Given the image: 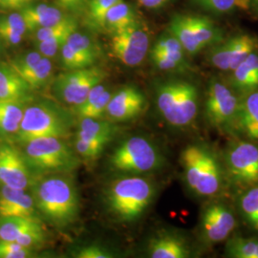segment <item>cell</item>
<instances>
[{
  "label": "cell",
  "instance_id": "cell-1",
  "mask_svg": "<svg viewBox=\"0 0 258 258\" xmlns=\"http://www.w3.org/2000/svg\"><path fill=\"white\" fill-rule=\"evenodd\" d=\"M35 206L47 221L57 228L73 224L80 212V199L73 181L64 175H52L36 181Z\"/></svg>",
  "mask_w": 258,
  "mask_h": 258
},
{
  "label": "cell",
  "instance_id": "cell-2",
  "mask_svg": "<svg viewBox=\"0 0 258 258\" xmlns=\"http://www.w3.org/2000/svg\"><path fill=\"white\" fill-rule=\"evenodd\" d=\"M184 180L194 194L203 198L221 194L227 178L223 162L205 144L189 145L181 153Z\"/></svg>",
  "mask_w": 258,
  "mask_h": 258
},
{
  "label": "cell",
  "instance_id": "cell-3",
  "mask_svg": "<svg viewBox=\"0 0 258 258\" xmlns=\"http://www.w3.org/2000/svg\"><path fill=\"white\" fill-rule=\"evenodd\" d=\"M73 124V115L69 111L55 102L41 101L25 107L16 139L25 145L34 139L64 138Z\"/></svg>",
  "mask_w": 258,
  "mask_h": 258
},
{
  "label": "cell",
  "instance_id": "cell-4",
  "mask_svg": "<svg viewBox=\"0 0 258 258\" xmlns=\"http://www.w3.org/2000/svg\"><path fill=\"white\" fill-rule=\"evenodd\" d=\"M156 103L162 117L174 127L191 125L199 112V90L194 83L172 81L157 88Z\"/></svg>",
  "mask_w": 258,
  "mask_h": 258
},
{
  "label": "cell",
  "instance_id": "cell-5",
  "mask_svg": "<svg viewBox=\"0 0 258 258\" xmlns=\"http://www.w3.org/2000/svg\"><path fill=\"white\" fill-rule=\"evenodd\" d=\"M153 196V184L147 179L133 176L114 181L106 191V202L120 220L131 222L145 212Z\"/></svg>",
  "mask_w": 258,
  "mask_h": 258
},
{
  "label": "cell",
  "instance_id": "cell-6",
  "mask_svg": "<svg viewBox=\"0 0 258 258\" xmlns=\"http://www.w3.org/2000/svg\"><path fill=\"white\" fill-rule=\"evenodd\" d=\"M61 138L45 137L26 143L23 155L36 175L66 173L76 169L80 160Z\"/></svg>",
  "mask_w": 258,
  "mask_h": 258
},
{
  "label": "cell",
  "instance_id": "cell-7",
  "mask_svg": "<svg viewBox=\"0 0 258 258\" xmlns=\"http://www.w3.org/2000/svg\"><path fill=\"white\" fill-rule=\"evenodd\" d=\"M169 33L179 40L186 54L192 55L224 39L223 32L212 19L199 16H175L169 23Z\"/></svg>",
  "mask_w": 258,
  "mask_h": 258
},
{
  "label": "cell",
  "instance_id": "cell-8",
  "mask_svg": "<svg viewBox=\"0 0 258 258\" xmlns=\"http://www.w3.org/2000/svg\"><path fill=\"white\" fill-rule=\"evenodd\" d=\"M240 97L230 84L213 79L207 89L205 116L209 124L222 132L235 130Z\"/></svg>",
  "mask_w": 258,
  "mask_h": 258
},
{
  "label": "cell",
  "instance_id": "cell-9",
  "mask_svg": "<svg viewBox=\"0 0 258 258\" xmlns=\"http://www.w3.org/2000/svg\"><path fill=\"white\" fill-rule=\"evenodd\" d=\"M111 166L120 172L146 173L163 165V157L154 144L134 136L122 142L111 155Z\"/></svg>",
  "mask_w": 258,
  "mask_h": 258
},
{
  "label": "cell",
  "instance_id": "cell-10",
  "mask_svg": "<svg viewBox=\"0 0 258 258\" xmlns=\"http://www.w3.org/2000/svg\"><path fill=\"white\" fill-rule=\"evenodd\" d=\"M227 182L240 189L258 184V143L234 141L228 147L223 159Z\"/></svg>",
  "mask_w": 258,
  "mask_h": 258
},
{
  "label": "cell",
  "instance_id": "cell-11",
  "mask_svg": "<svg viewBox=\"0 0 258 258\" xmlns=\"http://www.w3.org/2000/svg\"><path fill=\"white\" fill-rule=\"evenodd\" d=\"M104 78V71L95 66L69 70L56 78L54 91L60 101L78 106L85 101L96 85L102 83Z\"/></svg>",
  "mask_w": 258,
  "mask_h": 258
},
{
  "label": "cell",
  "instance_id": "cell-12",
  "mask_svg": "<svg viewBox=\"0 0 258 258\" xmlns=\"http://www.w3.org/2000/svg\"><path fill=\"white\" fill-rule=\"evenodd\" d=\"M236 227V218L231 208L222 202L207 204L199 222L200 239L206 245H214L231 237Z\"/></svg>",
  "mask_w": 258,
  "mask_h": 258
},
{
  "label": "cell",
  "instance_id": "cell-13",
  "mask_svg": "<svg viewBox=\"0 0 258 258\" xmlns=\"http://www.w3.org/2000/svg\"><path fill=\"white\" fill-rule=\"evenodd\" d=\"M254 51H258L257 38L248 34H240L212 46L208 59L216 69L231 73Z\"/></svg>",
  "mask_w": 258,
  "mask_h": 258
},
{
  "label": "cell",
  "instance_id": "cell-14",
  "mask_svg": "<svg viewBox=\"0 0 258 258\" xmlns=\"http://www.w3.org/2000/svg\"><path fill=\"white\" fill-rule=\"evenodd\" d=\"M148 49L149 36L141 23L112 34V54L126 66L141 64L148 55Z\"/></svg>",
  "mask_w": 258,
  "mask_h": 258
},
{
  "label": "cell",
  "instance_id": "cell-15",
  "mask_svg": "<svg viewBox=\"0 0 258 258\" xmlns=\"http://www.w3.org/2000/svg\"><path fill=\"white\" fill-rule=\"evenodd\" d=\"M33 171L24 155L9 144L0 145V183L15 188L26 189L33 182Z\"/></svg>",
  "mask_w": 258,
  "mask_h": 258
},
{
  "label": "cell",
  "instance_id": "cell-16",
  "mask_svg": "<svg viewBox=\"0 0 258 258\" xmlns=\"http://www.w3.org/2000/svg\"><path fill=\"white\" fill-rule=\"evenodd\" d=\"M144 94L134 86H126L112 95L106 107V114L111 120L124 121L136 118L146 107Z\"/></svg>",
  "mask_w": 258,
  "mask_h": 258
},
{
  "label": "cell",
  "instance_id": "cell-17",
  "mask_svg": "<svg viewBox=\"0 0 258 258\" xmlns=\"http://www.w3.org/2000/svg\"><path fill=\"white\" fill-rule=\"evenodd\" d=\"M33 196L25 189L2 185L0 189V217H23L37 220Z\"/></svg>",
  "mask_w": 258,
  "mask_h": 258
},
{
  "label": "cell",
  "instance_id": "cell-18",
  "mask_svg": "<svg viewBox=\"0 0 258 258\" xmlns=\"http://www.w3.org/2000/svg\"><path fill=\"white\" fill-rule=\"evenodd\" d=\"M148 250L152 258H185L191 254L186 240L170 232H162L152 237L148 243Z\"/></svg>",
  "mask_w": 258,
  "mask_h": 258
},
{
  "label": "cell",
  "instance_id": "cell-19",
  "mask_svg": "<svg viewBox=\"0 0 258 258\" xmlns=\"http://www.w3.org/2000/svg\"><path fill=\"white\" fill-rule=\"evenodd\" d=\"M19 13L24 19L28 32L31 33L55 25L68 17L59 8L48 4H29Z\"/></svg>",
  "mask_w": 258,
  "mask_h": 258
},
{
  "label": "cell",
  "instance_id": "cell-20",
  "mask_svg": "<svg viewBox=\"0 0 258 258\" xmlns=\"http://www.w3.org/2000/svg\"><path fill=\"white\" fill-rule=\"evenodd\" d=\"M235 130L258 143V90L241 97Z\"/></svg>",
  "mask_w": 258,
  "mask_h": 258
},
{
  "label": "cell",
  "instance_id": "cell-21",
  "mask_svg": "<svg viewBox=\"0 0 258 258\" xmlns=\"http://www.w3.org/2000/svg\"><path fill=\"white\" fill-rule=\"evenodd\" d=\"M230 85L240 97L258 90V51L249 54L231 72Z\"/></svg>",
  "mask_w": 258,
  "mask_h": 258
},
{
  "label": "cell",
  "instance_id": "cell-22",
  "mask_svg": "<svg viewBox=\"0 0 258 258\" xmlns=\"http://www.w3.org/2000/svg\"><path fill=\"white\" fill-rule=\"evenodd\" d=\"M31 87L10 64H0V100L27 102Z\"/></svg>",
  "mask_w": 258,
  "mask_h": 258
},
{
  "label": "cell",
  "instance_id": "cell-23",
  "mask_svg": "<svg viewBox=\"0 0 258 258\" xmlns=\"http://www.w3.org/2000/svg\"><path fill=\"white\" fill-rule=\"evenodd\" d=\"M116 131L117 127L109 121L83 118L77 132V138L105 147L116 134Z\"/></svg>",
  "mask_w": 258,
  "mask_h": 258
},
{
  "label": "cell",
  "instance_id": "cell-24",
  "mask_svg": "<svg viewBox=\"0 0 258 258\" xmlns=\"http://www.w3.org/2000/svg\"><path fill=\"white\" fill-rule=\"evenodd\" d=\"M138 23L140 21L135 11L123 0H120L108 11L104 21V30L115 34Z\"/></svg>",
  "mask_w": 258,
  "mask_h": 258
},
{
  "label": "cell",
  "instance_id": "cell-25",
  "mask_svg": "<svg viewBox=\"0 0 258 258\" xmlns=\"http://www.w3.org/2000/svg\"><path fill=\"white\" fill-rule=\"evenodd\" d=\"M24 102L0 100V135H17L25 110Z\"/></svg>",
  "mask_w": 258,
  "mask_h": 258
},
{
  "label": "cell",
  "instance_id": "cell-26",
  "mask_svg": "<svg viewBox=\"0 0 258 258\" xmlns=\"http://www.w3.org/2000/svg\"><path fill=\"white\" fill-rule=\"evenodd\" d=\"M225 253L233 258H258V238L232 236L227 241Z\"/></svg>",
  "mask_w": 258,
  "mask_h": 258
},
{
  "label": "cell",
  "instance_id": "cell-27",
  "mask_svg": "<svg viewBox=\"0 0 258 258\" xmlns=\"http://www.w3.org/2000/svg\"><path fill=\"white\" fill-rule=\"evenodd\" d=\"M185 51H155L151 50L150 55L153 64L162 71H177L186 67Z\"/></svg>",
  "mask_w": 258,
  "mask_h": 258
},
{
  "label": "cell",
  "instance_id": "cell-28",
  "mask_svg": "<svg viewBox=\"0 0 258 258\" xmlns=\"http://www.w3.org/2000/svg\"><path fill=\"white\" fill-rule=\"evenodd\" d=\"M238 208L243 218L258 231V184L243 190L238 199Z\"/></svg>",
  "mask_w": 258,
  "mask_h": 258
},
{
  "label": "cell",
  "instance_id": "cell-29",
  "mask_svg": "<svg viewBox=\"0 0 258 258\" xmlns=\"http://www.w3.org/2000/svg\"><path fill=\"white\" fill-rule=\"evenodd\" d=\"M66 43L91 65H94L100 56V48L93 41L92 38L78 32V30L69 36Z\"/></svg>",
  "mask_w": 258,
  "mask_h": 258
},
{
  "label": "cell",
  "instance_id": "cell-30",
  "mask_svg": "<svg viewBox=\"0 0 258 258\" xmlns=\"http://www.w3.org/2000/svg\"><path fill=\"white\" fill-rule=\"evenodd\" d=\"M53 75V64L50 58L43 56L22 79L29 84L32 90L39 89L50 82Z\"/></svg>",
  "mask_w": 258,
  "mask_h": 258
},
{
  "label": "cell",
  "instance_id": "cell-31",
  "mask_svg": "<svg viewBox=\"0 0 258 258\" xmlns=\"http://www.w3.org/2000/svg\"><path fill=\"white\" fill-rule=\"evenodd\" d=\"M37 220L23 217H0V240L17 241L19 235Z\"/></svg>",
  "mask_w": 258,
  "mask_h": 258
},
{
  "label": "cell",
  "instance_id": "cell-32",
  "mask_svg": "<svg viewBox=\"0 0 258 258\" xmlns=\"http://www.w3.org/2000/svg\"><path fill=\"white\" fill-rule=\"evenodd\" d=\"M120 0H90L87 3L86 18L87 22L93 29H103L105 17L111 9Z\"/></svg>",
  "mask_w": 258,
  "mask_h": 258
},
{
  "label": "cell",
  "instance_id": "cell-33",
  "mask_svg": "<svg viewBox=\"0 0 258 258\" xmlns=\"http://www.w3.org/2000/svg\"><path fill=\"white\" fill-rule=\"evenodd\" d=\"M76 30H78L77 21L72 17L68 16L66 19H63L61 22L50 26V27L41 28L37 31L33 32L35 40L42 41L51 37L64 36V35H71Z\"/></svg>",
  "mask_w": 258,
  "mask_h": 258
},
{
  "label": "cell",
  "instance_id": "cell-34",
  "mask_svg": "<svg viewBox=\"0 0 258 258\" xmlns=\"http://www.w3.org/2000/svg\"><path fill=\"white\" fill-rule=\"evenodd\" d=\"M204 10L214 14H227L235 9L249 8V0H194Z\"/></svg>",
  "mask_w": 258,
  "mask_h": 258
},
{
  "label": "cell",
  "instance_id": "cell-35",
  "mask_svg": "<svg viewBox=\"0 0 258 258\" xmlns=\"http://www.w3.org/2000/svg\"><path fill=\"white\" fill-rule=\"evenodd\" d=\"M112 93L109 90H105L100 96V98L91 105L83 109H76L75 113L81 118H91V119H99L101 118L103 113L106 112L107 104L110 101Z\"/></svg>",
  "mask_w": 258,
  "mask_h": 258
},
{
  "label": "cell",
  "instance_id": "cell-36",
  "mask_svg": "<svg viewBox=\"0 0 258 258\" xmlns=\"http://www.w3.org/2000/svg\"><path fill=\"white\" fill-rule=\"evenodd\" d=\"M44 239V231L42 230V227L38 221H36L19 235L17 242L21 246L31 249L42 244Z\"/></svg>",
  "mask_w": 258,
  "mask_h": 258
},
{
  "label": "cell",
  "instance_id": "cell-37",
  "mask_svg": "<svg viewBox=\"0 0 258 258\" xmlns=\"http://www.w3.org/2000/svg\"><path fill=\"white\" fill-rule=\"evenodd\" d=\"M43 57L38 51H32L17 56L10 65L22 78Z\"/></svg>",
  "mask_w": 258,
  "mask_h": 258
},
{
  "label": "cell",
  "instance_id": "cell-38",
  "mask_svg": "<svg viewBox=\"0 0 258 258\" xmlns=\"http://www.w3.org/2000/svg\"><path fill=\"white\" fill-rule=\"evenodd\" d=\"M60 56L62 65L67 70H76L93 66L86 59H84L82 55L75 52L67 43H65L61 48Z\"/></svg>",
  "mask_w": 258,
  "mask_h": 258
},
{
  "label": "cell",
  "instance_id": "cell-39",
  "mask_svg": "<svg viewBox=\"0 0 258 258\" xmlns=\"http://www.w3.org/2000/svg\"><path fill=\"white\" fill-rule=\"evenodd\" d=\"M69 36L70 35L58 36L48 38L42 41H38L37 42V51L48 58L54 57L58 52H60L62 46L67 42Z\"/></svg>",
  "mask_w": 258,
  "mask_h": 258
},
{
  "label": "cell",
  "instance_id": "cell-40",
  "mask_svg": "<svg viewBox=\"0 0 258 258\" xmlns=\"http://www.w3.org/2000/svg\"><path fill=\"white\" fill-rule=\"evenodd\" d=\"M32 256L29 248L21 246L17 241H0V258H25Z\"/></svg>",
  "mask_w": 258,
  "mask_h": 258
},
{
  "label": "cell",
  "instance_id": "cell-41",
  "mask_svg": "<svg viewBox=\"0 0 258 258\" xmlns=\"http://www.w3.org/2000/svg\"><path fill=\"white\" fill-rule=\"evenodd\" d=\"M76 151L80 156L85 160H94L102 153L103 148H105L102 145L89 143L81 139H76L75 143Z\"/></svg>",
  "mask_w": 258,
  "mask_h": 258
},
{
  "label": "cell",
  "instance_id": "cell-42",
  "mask_svg": "<svg viewBox=\"0 0 258 258\" xmlns=\"http://www.w3.org/2000/svg\"><path fill=\"white\" fill-rule=\"evenodd\" d=\"M0 22L14 29L15 31H17L18 33L23 36H25V34L28 33L26 24L20 13H13V14H10L7 17H2L0 18Z\"/></svg>",
  "mask_w": 258,
  "mask_h": 258
},
{
  "label": "cell",
  "instance_id": "cell-43",
  "mask_svg": "<svg viewBox=\"0 0 258 258\" xmlns=\"http://www.w3.org/2000/svg\"><path fill=\"white\" fill-rule=\"evenodd\" d=\"M76 256L79 258H110L112 254L102 247L90 245L80 249Z\"/></svg>",
  "mask_w": 258,
  "mask_h": 258
},
{
  "label": "cell",
  "instance_id": "cell-44",
  "mask_svg": "<svg viewBox=\"0 0 258 258\" xmlns=\"http://www.w3.org/2000/svg\"><path fill=\"white\" fill-rule=\"evenodd\" d=\"M23 35L19 34L14 29L0 22V39L4 40L9 45H18L23 40Z\"/></svg>",
  "mask_w": 258,
  "mask_h": 258
},
{
  "label": "cell",
  "instance_id": "cell-45",
  "mask_svg": "<svg viewBox=\"0 0 258 258\" xmlns=\"http://www.w3.org/2000/svg\"><path fill=\"white\" fill-rule=\"evenodd\" d=\"M32 0H0V8L5 10H21L31 4Z\"/></svg>",
  "mask_w": 258,
  "mask_h": 258
},
{
  "label": "cell",
  "instance_id": "cell-46",
  "mask_svg": "<svg viewBox=\"0 0 258 258\" xmlns=\"http://www.w3.org/2000/svg\"><path fill=\"white\" fill-rule=\"evenodd\" d=\"M58 5L66 11L77 12L86 4V0H56Z\"/></svg>",
  "mask_w": 258,
  "mask_h": 258
},
{
  "label": "cell",
  "instance_id": "cell-47",
  "mask_svg": "<svg viewBox=\"0 0 258 258\" xmlns=\"http://www.w3.org/2000/svg\"><path fill=\"white\" fill-rule=\"evenodd\" d=\"M170 1L171 0H138L140 5L149 10L160 9L166 6Z\"/></svg>",
  "mask_w": 258,
  "mask_h": 258
},
{
  "label": "cell",
  "instance_id": "cell-48",
  "mask_svg": "<svg viewBox=\"0 0 258 258\" xmlns=\"http://www.w3.org/2000/svg\"><path fill=\"white\" fill-rule=\"evenodd\" d=\"M249 7H251L258 14V0H249Z\"/></svg>",
  "mask_w": 258,
  "mask_h": 258
}]
</instances>
